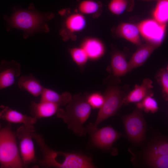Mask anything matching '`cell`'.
<instances>
[{"mask_svg": "<svg viewBox=\"0 0 168 168\" xmlns=\"http://www.w3.org/2000/svg\"><path fill=\"white\" fill-rule=\"evenodd\" d=\"M131 161L135 167L168 168V140L166 136L154 132L139 151L129 149Z\"/></svg>", "mask_w": 168, "mask_h": 168, "instance_id": "1", "label": "cell"}, {"mask_svg": "<svg viewBox=\"0 0 168 168\" xmlns=\"http://www.w3.org/2000/svg\"><path fill=\"white\" fill-rule=\"evenodd\" d=\"M53 16L52 13L39 12L31 4L27 9L15 8L11 16L4 15L3 17L6 22L7 31L13 28L21 30L24 31L23 38L27 39L36 33L48 32L45 22Z\"/></svg>", "mask_w": 168, "mask_h": 168, "instance_id": "2", "label": "cell"}, {"mask_svg": "<svg viewBox=\"0 0 168 168\" xmlns=\"http://www.w3.org/2000/svg\"><path fill=\"white\" fill-rule=\"evenodd\" d=\"M33 138L38 145L43 155L40 161L42 166L59 168H93L96 167L91 158L76 152L57 151L49 147L41 136L35 132Z\"/></svg>", "mask_w": 168, "mask_h": 168, "instance_id": "3", "label": "cell"}, {"mask_svg": "<svg viewBox=\"0 0 168 168\" xmlns=\"http://www.w3.org/2000/svg\"><path fill=\"white\" fill-rule=\"evenodd\" d=\"M87 92L79 93L72 96L64 109L59 108L56 114L62 119L68 128L76 134L83 136L87 133L83 125L89 118L91 111L87 101Z\"/></svg>", "mask_w": 168, "mask_h": 168, "instance_id": "4", "label": "cell"}, {"mask_svg": "<svg viewBox=\"0 0 168 168\" xmlns=\"http://www.w3.org/2000/svg\"><path fill=\"white\" fill-rule=\"evenodd\" d=\"M0 164L4 168H20L24 166L16 136L9 126L0 128Z\"/></svg>", "mask_w": 168, "mask_h": 168, "instance_id": "5", "label": "cell"}, {"mask_svg": "<svg viewBox=\"0 0 168 168\" xmlns=\"http://www.w3.org/2000/svg\"><path fill=\"white\" fill-rule=\"evenodd\" d=\"M125 133L134 146L142 145L146 141L147 125L142 110L137 108L131 114L121 117Z\"/></svg>", "mask_w": 168, "mask_h": 168, "instance_id": "6", "label": "cell"}, {"mask_svg": "<svg viewBox=\"0 0 168 168\" xmlns=\"http://www.w3.org/2000/svg\"><path fill=\"white\" fill-rule=\"evenodd\" d=\"M122 87L110 85L106 89L103 104L100 109L96 120L92 126L97 127L104 120L114 115L123 104L126 95Z\"/></svg>", "mask_w": 168, "mask_h": 168, "instance_id": "7", "label": "cell"}, {"mask_svg": "<svg viewBox=\"0 0 168 168\" xmlns=\"http://www.w3.org/2000/svg\"><path fill=\"white\" fill-rule=\"evenodd\" d=\"M86 128L92 145L102 150H110L113 143L122 136L110 126L98 128L92 127L90 124Z\"/></svg>", "mask_w": 168, "mask_h": 168, "instance_id": "8", "label": "cell"}, {"mask_svg": "<svg viewBox=\"0 0 168 168\" xmlns=\"http://www.w3.org/2000/svg\"><path fill=\"white\" fill-rule=\"evenodd\" d=\"M35 132L33 125H23L17 130L16 135L19 141V152L24 166L36 160L32 140Z\"/></svg>", "mask_w": 168, "mask_h": 168, "instance_id": "9", "label": "cell"}, {"mask_svg": "<svg viewBox=\"0 0 168 168\" xmlns=\"http://www.w3.org/2000/svg\"><path fill=\"white\" fill-rule=\"evenodd\" d=\"M140 35L147 43L158 46L164 41L167 24L160 23L154 19H145L137 25Z\"/></svg>", "mask_w": 168, "mask_h": 168, "instance_id": "10", "label": "cell"}, {"mask_svg": "<svg viewBox=\"0 0 168 168\" xmlns=\"http://www.w3.org/2000/svg\"><path fill=\"white\" fill-rule=\"evenodd\" d=\"M21 65L14 60H2L0 64V90L14 84L16 78L20 76Z\"/></svg>", "mask_w": 168, "mask_h": 168, "instance_id": "11", "label": "cell"}, {"mask_svg": "<svg viewBox=\"0 0 168 168\" xmlns=\"http://www.w3.org/2000/svg\"><path fill=\"white\" fill-rule=\"evenodd\" d=\"M153 87L152 80L149 78L144 79L141 85L136 84L134 89L127 94L124 99V104L137 103L148 96H153Z\"/></svg>", "mask_w": 168, "mask_h": 168, "instance_id": "12", "label": "cell"}, {"mask_svg": "<svg viewBox=\"0 0 168 168\" xmlns=\"http://www.w3.org/2000/svg\"><path fill=\"white\" fill-rule=\"evenodd\" d=\"M59 105L51 102L40 101L38 103L31 102L30 106L32 117L36 119L49 117L56 114L59 108Z\"/></svg>", "mask_w": 168, "mask_h": 168, "instance_id": "13", "label": "cell"}, {"mask_svg": "<svg viewBox=\"0 0 168 168\" xmlns=\"http://www.w3.org/2000/svg\"><path fill=\"white\" fill-rule=\"evenodd\" d=\"M85 51L89 59L98 60L104 54L105 47L104 43L99 39L95 38H88L82 42L81 47Z\"/></svg>", "mask_w": 168, "mask_h": 168, "instance_id": "14", "label": "cell"}, {"mask_svg": "<svg viewBox=\"0 0 168 168\" xmlns=\"http://www.w3.org/2000/svg\"><path fill=\"white\" fill-rule=\"evenodd\" d=\"M0 111V119L8 122L14 123H21L25 125H33L37 119L28 116L7 106H2Z\"/></svg>", "mask_w": 168, "mask_h": 168, "instance_id": "15", "label": "cell"}, {"mask_svg": "<svg viewBox=\"0 0 168 168\" xmlns=\"http://www.w3.org/2000/svg\"><path fill=\"white\" fill-rule=\"evenodd\" d=\"M128 62L130 70L142 65L159 46L148 43L141 44Z\"/></svg>", "mask_w": 168, "mask_h": 168, "instance_id": "16", "label": "cell"}, {"mask_svg": "<svg viewBox=\"0 0 168 168\" xmlns=\"http://www.w3.org/2000/svg\"><path fill=\"white\" fill-rule=\"evenodd\" d=\"M116 34L136 45L142 44L137 26L129 23H121L117 26Z\"/></svg>", "mask_w": 168, "mask_h": 168, "instance_id": "17", "label": "cell"}, {"mask_svg": "<svg viewBox=\"0 0 168 168\" xmlns=\"http://www.w3.org/2000/svg\"><path fill=\"white\" fill-rule=\"evenodd\" d=\"M18 85L21 90L26 91L35 97L40 96L44 88L39 80L31 74L21 76Z\"/></svg>", "mask_w": 168, "mask_h": 168, "instance_id": "18", "label": "cell"}, {"mask_svg": "<svg viewBox=\"0 0 168 168\" xmlns=\"http://www.w3.org/2000/svg\"><path fill=\"white\" fill-rule=\"evenodd\" d=\"M111 67L114 76L118 77L126 74L130 71L128 63L122 53L117 51L112 55Z\"/></svg>", "mask_w": 168, "mask_h": 168, "instance_id": "19", "label": "cell"}, {"mask_svg": "<svg viewBox=\"0 0 168 168\" xmlns=\"http://www.w3.org/2000/svg\"><path fill=\"white\" fill-rule=\"evenodd\" d=\"M40 96V101L51 102L59 106L67 105L72 98L69 92H65L59 94L52 90L45 87Z\"/></svg>", "mask_w": 168, "mask_h": 168, "instance_id": "20", "label": "cell"}, {"mask_svg": "<svg viewBox=\"0 0 168 168\" xmlns=\"http://www.w3.org/2000/svg\"><path fill=\"white\" fill-rule=\"evenodd\" d=\"M64 25L69 31L76 33L84 29L86 25V20L84 15L81 13H74L67 18Z\"/></svg>", "mask_w": 168, "mask_h": 168, "instance_id": "21", "label": "cell"}, {"mask_svg": "<svg viewBox=\"0 0 168 168\" xmlns=\"http://www.w3.org/2000/svg\"><path fill=\"white\" fill-rule=\"evenodd\" d=\"M152 12L153 19L157 22L167 24L168 20V0H157Z\"/></svg>", "mask_w": 168, "mask_h": 168, "instance_id": "22", "label": "cell"}, {"mask_svg": "<svg viewBox=\"0 0 168 168\" xmlns=\"http://www.w3.org/2000/svg\"><path fill=\"white\" fill-rule=\"evenodd\" d=\"M133 4V0H111L108 7L112 13L120 15L126 10L131 8Z\"/></svg>", "mask_w": 168, "mask_h": 168, "instance_id": "23", "label": "cell"}, {"mask_svg": "<svg viewBox=\"0 0 168 168\" xmlns=\"http://www.w3.org/2000/svg\"><path fill=\"white\" fill-rule=\"evenodd\" d=\"M101 4L92 0H84L79 4L78 9L80 13L84 14H91L96 13L100 9Z\"/></svg>", "mask_w": 168, "mask_h": 168, "instance_id": "24", "label": "cell"}, {"mask_svg": "<svg viewBox=\"0 0 168 168\" xmlns=\"http://www.w3.org/2000/svg\"><path fill=\"white\" fill-rule=\"evenodd\" d=\"M137 106L147 113H153L156 112L159 109L157 101L151 96H148L142 101L137 102Z\"/></svg>", "mask_w": 168, "mask_h": 168, "instance_id": "25", "label": "cell"}, {"mask_svg": "<svg viewBox=\"0 0 168 168\" xmlns=\"http://www.w3.org/2000/svg\"><path fill=\"white\" fill-rule=\"evenodd\" d=\"M69 52L73 61L80 67L84 66L89 59L86 53L81 47L71 48Z\"/></svg>", "mask_w": 168, "mask_h": 168, "instance_id": "26", "label": "cell"}, {"mask_svg": "<svg viewBox=\"0 0 168 168\" xmlns=\"http://www.w3.org/2000/svg\"><path fill=\"white\" fill-rule=\"evenodd\" d=\"M168 67L160 69L157 73L156 79L161 87L163 96L167 100L168 97Z\"/></svg>", "mask_w": 168, "mask_h": 168, "instance_id": "27", "label": "cell"}, {"mask_svg": "<svg viewBox=\"0 0 168 168\" xmlns=\"http://www.w3.org/2000/svg\"><path fill=\"white\" fill-rule=\"evenodd\" d=\"M87 101L91 108L100 109L103 105L104 101L103 95L98 92L88 94Z\"/></svg>", "mask_w": 168, "mask_h": 168, "instance_id": "28", "label": "cell"}, {"mask_svg": "<svg viewBox=\"0 0 168 168\" xmlns=\"http://www.w3.org/2000/svg\"><path fill=\"white\" fill-rule=\"evenodd\" d=\"M144 1H156L157 0H141Z\"/></svg>", "mask_w": 168, "mask_h": 168, "instance_id": "29", "label": "cell"}, {"mask_svg": "<svg viewBox=\"0 0 168 168\" xmlns=\"http://www.w3.org/2000/svg\"><path fill=\"white\" fill-rule=\"evenodd\" d=\"M1 128V125L0 124V128Z\"/></svg>", "mask_w": 168, "mask_h": 168, "instance_id": "30", "label": "cell"}]
</instances>
